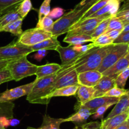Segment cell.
I'll list each match as a JSON object with an SVG mask.
<instances>
[{
  "instance_id": "obj_14",
  "label": "cell",
  "mask_w": 129,
  "mask_h": 129,
  "mask_svg": "<svg viewBox=\"0 0 129 129\" xmlns=\"http://www.w3.org/2000/svg\"><path fill=\"white\" fill-rule=\"evenodd\" d=\"M129 116V110L120 115L112 118L103 119L101 121V129H115L118 126L127 121Z\"/></svg>"
},
{
  "instance_id": "obj_19",
  "label": "cell",
  "mask_w": 129,
  "mask_h": 129,
  "mask_svg": "<svg viewBox=\"0 0 129 129\" xmlns=\"http://www.w3.org/2000/svg\"><path fill=\"white\" fill-rule=\"evenodd\" d=\"M129 110V92L128 94L123 95L118 99V102L115 104V106L113 108L111 112L108 114L106 119L110 118L116 115H120L121 113L125 112Z\"/></svg>"
},
{
  "instance_id": "obj_7",
  "label": "cell",
  "mask_w": 129,
  "mask_h": 129,
  "mask_svg": "<svg viewBox=\"0 0 129 129\" xmlns=\"http://www.w3.org/2000/svg\"><path fill=\"white\" fill-rule=\"evenodd\" d=\"M52 36L50 32L35 27L23 32L17 42L28 46H31Z\"/></svg>"
},
{
  "instance_id": "obj_47",
  "label": "cell",
  "mask_w": 129,
  "mask_h": 129,
  "mask_svg": "<svg viewBox=\"0 0 129 129\" xmlns=\"http://www.w3.org/2000/svg\"><path fill=\"white\" fill-rule=\"evenodd\" d=\"M122 32V30H112L107 32L105 34L108 35L109 37H110L112 40H114L117 39L120 34Z\"/></svg>"
},
{
  "instance_id": "obj_50",
  "label": "cell",
  "mask_w": 129,
  "mask_h": 129,
  "mask_svg": "<svg viewBox=\"0 0 129 129\" xmlns=\"http://www.w3.org/2000/svg\"><path fill=\"white\" fill-rule=\"evenodd\" d=\"M20 123V121L18 119L16 118H10L9 119V125L10 126H15L16 125H19Z\"/></svg>"
},
{
  "instance_id": "obj_12",
  "label": "cell",
  "mask_w": 129,
  "mask_h": 129,
  "mask_svg": "<svg viewBox=\"0 0 129 129\" xmlns=\"http://www.w3.org/2000/svg\"><path fill=\"white\" fill-rule=\"evenodd\" d=\"M103 77V74L98 70H89L78 74V83L81 85L94 87Z\"/></svg>"
},
{
  "instance_id": "obj_33",
  "label": "cell",
  "mask_w": 129,
  "mask_h": 129,
  "mask_svg": "<svg viewBox=\"0 0 129 129\" xmlns=\"http://www.w3.org/2000/svg\"><path fill=\"white\" fill-rule=\"evenodd\" d=\"M54 22L53 19L49 16H43L41 19L39 20L36 27L50 32Z\"/></svg>"
},
{
  "instance_id": "obj_26",
  "label": "cell",
  "mask_w": 129,
  "mask_h": 129,
  "mask_svg": "<svg viewBox=\"0 0 129 129\" xmlns=\"http://www.w3.org/2000/svg\"><path fill=\"white\" fill-rule=\"evenodd\" d=\"M62 118H54L48 115H44L41 126L37 129H60V125L62 123Z\"/></svg>"
},
{
  "instance_id": "obj_10",
  "label": "cell",
  "mask_w": 129,
  "mask_h": 129,
  "mask_svg": "<svg viewBox=\"0 0 129 129\" xmlns=\"http://www.w3.org/2000/svg\"><path fill=\"white\" fill-rule=\"evenodd\" d=\"M59 53L61 59V65L73 64L83 53H79L74 50L73 46L69 45L68 47H63L62 46H58L55 49Z\"/></svg>"
},
{
  "instance_id": "obj_62",
  "label": "cell",
  "mask_w": 129,
  "mask_h": 129,
  "mask_svg": "<svg viewBox=\"0 0 129 129\" xmlns=\"http://www.w3.org/2000/svg\"><path fill=\"white\" fill-rule=\"evenodd\" d=\"M128 92H129V90H128Z\"/></svg>"
},
{
  "instance_id": "obj_16",
  "label": "cell",
  "mask_w": 129,
  "mask_h": 129,
  "mask_svg": "<svg viewBox=\"0 0 129 129\" xmlns=\"http://www.w3.org/2000/svg\"><path fill=\"white\" fill-rule=\"evenodd\" d=\"M62 68L61 64L57 63H47L44 65L37 66L36 73V78H43L44 77L56 74Z\"/></svg>"
},
{
  "instance_id": "obj_8",
  "label": "cell",
  "mask_w": 129,
  "mask_h": 129,
  "mask_svg": "<svg viewBox=\"0 0 129 129\" xmlns=\"http://www.w3.org/2000/svg\"><path fill=\"white\" fill-rule=\"evenodd\" d=\"M128 44H113L108 54L103 58L100 67L97 70L101 73L112 67L117 61L124 56L128 49Z\"/></svg>"
},
{
  "instance_id": "obj_21",
  "label": "cell",
  "mask_w": 129,
  "mask_h": 129,
  "mask_svg": "<svg viewBox=\"0 0 129 129\" xmlns=\"http://www.w3.org/2000/svg\"><path fill=\"white\" fill-rule=\"evenodd\" d=\"M18 5V4L16 6H15L14 8L10 9L11 8V7L2 11L4 14L0 16V28L7 25L8 24H10V23L21 18V16L16 11Z\"/></svg>"
},
{
  "instance_id": "obj_55",
  "label": "cell",
  "mask_w": 129,
  "mask_h": 129,
  "mask_svg": "<svg viewBox=\"0 0 129 129\" xmlns=\"http://www.w3.org/2000/svg\"><path fill=\"white\" fill-rule=\"evenodd\" d=\"M129 61V44H128V49H127V53H126L125 55L124 56Z\"/></svg>"
},
{
  "instance_id": "obj_46",
  "label": "cell",
  "mask_w": 129,
  "mask_h": 129,
  "mask_svg": "<svg viewBox=\"0 0 129 129\" xmlns=\"http://www.w3.org/2000/svg\"><path fill=\"white\" fill-rule=\"evenodd\" d=\"M82 129H101V122L100 121H91L81 126Z\"/></svg>"
},
{
  "instance_id": "obj_1",
  "label": "cell",
  "mask_w": 129,
  "mask_h": 129,
  "mask_svg": "<svg viewBox=\"0 0 129 129\" xmlns=\"http://www.w3.org/2000/svg\"><path fill=\"white\" fill-rule=\"evenodd\" d=\"M113 44L105 47H94L83 53L74 63L73 66L77 73L89 70H97L103 58L108 54Z\"/></svg>"
},
{
  "instance_id": "obj_54",
  "label": "cell",
  "mask_w": 129,
  "mask_h": 129,
  "mask_svg": "<svg viewBox=\"0 0 129 129\" xmlns=\"http://www.w3.org/2000/svg\"><path fill=\"white\" fill-rule=\"evenodd\" d=\"M127 31H129V23L128 24H125V25H124V27H123V30H122V32H127Z\"/></svg>"
},
{
  "instance_id": "obj_15",
  "label": "cell",
  "mask_w": 129,
  "mask_h": 129,
  "mask_svg": "<svg viewBox=\"0 0 129 129\" xmlns=\"http://www.w3.org/2000/svg\"><path fill=\"white\" fill-rule=\"evenodd\" d=\"M120 1L119 0H109L107 5L102 7L94 14L88 18H94L103 15H110L111 16H115L119 11Z\"/></svg>"
},
{
  "instance_id": "obj_28",
  "label": "cell",
  "mask_w": 129,
  "mask_h": 129,
  "mask_svg": "<svg viewBox=\"0 0 129 129\" xmlns=\"http://www.w3.org/2000/svg\"><path fill=\"white\" fill-rule=\"evenodd\" d=\"M15 104L11 101L0 102V118L6 117L7 118H13L14 115Z\"/></svg>"
},
{
  "instance_id": "obj_40",
  "label": "cell",
  "mask_w": 129,
  "mask_h": 129,
  "mask_svg": "<svg viewBox=\"0 0 129 129\" xmlns=\"http://www.w3.org/2000/svg\"><path fill=\"white\" fill-rule=\"evenodd\" d=\"M13 80L10 71L7 68L0 70V85L5 82Z\"/></svg>"
},
{
  "instance_id": "obj_51",
  "label": "cell",
  "mask_w": 129,
  "mask_h": 129,
  "mask_svg": "<svg viewBox=\"0 0 129 129\" xmlns=\"http://www.w3.org/2000/svg\"><path fill=\"white\" fill-rule=\"evenodd\" d=\"M10 61L12 60H4V59L0 60V70H2L3 69V68H6Z\"/></svg>"
},
{
  "instance_id": "obj_48",
  "label": "cell",
  "mask_w": 129,
  "mask_h": 129,
  "mask_svg": "<svg viewBox=\"0 0 129 129\" xmlns=\"http://www.w3.org/2000/svg\"><path fill=\"white\" fill-rule=\"evenodd\" d=\"M47 50H45V49H40V50L37 51V53L35 55L34 58L38 61H41L47 55Z\"/></svg>"
},
{
  "instance_id": "obj_36",
  "label": "cell",
  "mask_w": 129,
  "mask_h": 129,
  "mask_svg": "<svg viewBox=\"0 0 129 129\" xmlns=\"http://www.w3.org/2000/svg\"><path fill=\"white\" fill-rule=\"evenodd\" d=\"M123 27H124V24L122 23L121 20H120L116 16H113V17L111 18L110 20L109 24H108L106 32L112 30H123Z\"/></svg>"
},
{
  "instance_id": "obj_57",
  "label": "cell",
  "mask_w": 129,
  "mask_h": 129,
  "mask_svg": "<svg viewBox=\"0 0 129 129\" xmlns=\"http://www.w3.org/2000/svg\"><path fill=\"white\" fill-rule=\"evenodd\" d=\"M27 129H37V128H33V127H28Z\"/></svg>"
},
{
  "instance_id": "obj_64",
  "label": "cell",
  "mask_w": 129,
  "mask_h": 129,
  "mask_svg": "<svg viewBox=\"0 0 129 129\" xmlns=\"http://www.w3.org/2000/svg\"><path fill=\"white\" fill-rule=\"evenodd\" d=\"M81 129H82V128H81Z\"/></svg>"
},
{
  "instance_id": "obj_45",
  "label": "cell",
  "mask_w": 129,
  "mask_h": 129,
  "mask_svg": "<svg viewBox=\"0 0 129 129\" xmlns=\"http://www.w3.org/2000/svg\"><path fill=\"white\" fill-rule=\"evenodd\" d=\"M99 0H82L78 5L76 6V7L79 8H84L85 10H88L92 5H94Z\"/></svg>"
},
{
  "instance_id": "obj_41",
  "label": "cell",
  "mask_w": 129,
  "mask_h": 129,
  "mask_svg": "<svg viewBox=\"0 0 129 129\" xmlns=\"http://www.w3.org/2000/svg\"><path fill=\"white\" fill-rule=\"evenodd\" d=\"M129 44V31L122 32L117 39L113 40V44Z\"/></svg>"
},
{
  "instance_id": "obj_60",
  "label": "cell",
  "mask_w": 129,
  "mask_h": 129,
  "mask_svg": "<svg viewBox=\"0 0 129 129\" xmlns=\"http://www.w3.org/2000/svg\"><path fill=\"white\" fill-rule=\"evenodd\" d=\"M120 1H124V0H119Z\"/></svg>"
},
{
  "instance_id": "obj_32",
  "label": "cell",
  "mask_w": 129,
  "mask_h": 129,
  "mask_svg": "<svg viewBox=\"0 0 129 129\" xmlns=\"http://www.w3.org/2000/svg\"><path fill=\"white\" fill-rule=\"evenodd\" d=\"M92 43L94 47H105L113 44V40L106 34H103L94 39Z\"/></svg>"
},
{
  "instance_id": "obj_49",
  "label": "cell",
  "mask_w": 129,
  "mask_h": 129,
  "mask_svg": "<svg viewBox=\"0 0 129 129\" xmlns=\"http://www.w3.org/2000/svg\"><path fill=\"white\" fill-rule=\"evenodd\" d=\"M0 123H1L4 127H8V126H10V125H9V118H7L6 117H1V118H0Z\"/></svg>"
},
{
  "instance_id": "obj_24",
  "label": "cell",
  "mask_w": 129,
  "mask_h": 129,
  "mask_svg": "<svg viewBox=\"0 0 129 129\" xmlns=\"http://www.w3.org/2000/svg\"><path fill=\"white\" fill-rule=\"evenodd\" d=\"M23 20V19L21 18L10 23V24H8L7 25L0 28V32H7L15 36H17L19 37L23 32L22 30V27H21Z\"/></svg>"
},
{
  "instance_id": "obj_3",
  "label": "cell",
  "mask_w": 129,
  "mask_h": 129,
  "mask_svg": "<svg viewBox=\"0 0 129 129\" xmlns=\"http://www.w3.org/2000/svg\"><path fill=\"white\" fill-rule=\"evenodd\" d=\"M86 11L84 8H79L75 7L54 22L50 32L55 37L68 33L70 28L81 18Z\"/></svg>"
},
{
  "instance_id": "obj_35",
  "label": "cell",
  "mask_w": 129,
  "mask_h": 129,
  "mask_svg": "<svg viewBox=\"0 0 129 129\" xmlns=\"http://www.w3.org/2000/svg\"><path fill=\"white\" fill-rule=\"evenodd\" d=\"M128 93V90L125 89L124 88H120V87L115 86L110 91H108L107 93L105 94V96H109V97H118L120 98L123 95H125Z\"/></svg>"
},
{
  "instance_id": "obj_13",
  "label": "cell",
  "mask_w": 129,
  "mask_h": 129,
  "mask_svg": "<svg viewBox=\"0 0 129 129\" xmlns=\"http://www.w3.org/2000/svg\"><path fill=\"white\" fill-rule=\"evenodd\" d=\"M118 99H119V98H118V97H109V96H105L94 97L91 100L88 101L81 106H77V107H76L75 109L78 110L79 108H87L91 110L93 112V113H94L95 110L98 108L100 107L103 105L107 104L112 103L113 104H115L118 102Z\"/></svg>"
},
{
  "instance_id": "obj_56",
  "label": "cell",
  "mask_w": 129,
  "mask_h": 129,
  "mask_svg": "<svg viewBox=\"0 0 129 129\" xmlns=\"http://www.w3.org/2000/svg\"><path fill=\"white\" fill-rule=\"evenodd\" d=\"M0 129H6V128L4 127V126H3L1 123H0Z\"/></svg>"
},
{
  "instance_id": "obj_18",
  "label": "cell",
  "mask_w": 129,
  "mask_h": 129,
  "mask_svg": "<svg viewBox=\"0 0 129 129\" xmlns=\"http://www.w3.org/2000/svg\"><path fill=\"white\" fill-rule=\"evenodd\" d=\"M93 112L91 110L84 108H79L78 109L76 113L72 115L69 117L66 118H62V123L64 122H74L79 123H84L89 118L91 115H93Z\"/></svg>"
},
{
  "instance_id": "obj_58",
  "label": "cell",
  "mask_w": 129,
  "mask_h": 129,
  "mask_svg": "<svg viewBox=\"0 0 129 129\" xmlns=\"http://www.w3.org/2000/svg\"><path fill=\"white\" fill-rule=\"evenodd\" d=\"M127 123H128V127H129V117L128 118V119H127Z\"/></svg>"
},
{
  "instance_id": "obj_38",
  "label": "cell",
  "mask_w": 129,
  "mask_h": 129,
  "mask_svg": "<svg viewBox=\"0 0 129 129\" xmlns=\"http://www.w3.org/2000/svg\"><path fill=\"white\" fill-rule=\"evenodd\" d=\"M113 105H114V104L112 103L107 104L103 105V106L98 108L95 110V111L94 112V113L92 115H93V118L94 119V120H96V119L102 118L103 116V115H104L105 113L107 111V110H108L110 107H111L112 106H113Z\"/></svg>"
},
{
  "instance_id": "obj_43",
  "label": "cell",
  "mask_w": 129,
  "mask_h": 129,
  "mask_svg": "<svg viewBox=\"0 0 129 129\" xmlns=\"http://www.w3.org/2000/svg\"><path fill=\"white\" fill-rule=\"evenodd\" d=\"M116 17L118 18L122 22L124 25L129 23V10H120L116 15Z\"/></svg>"
},
{
  "instance_id": "obj_44",
  "label": "cell",
  "mask_w": 129,
  "mask_h": 129,
  "mask_svg": "<svg viewBox=\"0 0 129 129\" xmlns=\"http://www.w3.org/2000/svg\"><path fill=\"white\" fill-rule=\"evenodd\" d=\"M64 10L62 8L60 7H55L53 8L52 10H50L48 16L51 18H59L62 16L64 15Z\"/></svg>"
},
{
  "instance_id": "obj_31",
  "label": "cell",
  "mask_w": 129,
  "mask_h": 129,
  "mask_svg": "<svg viewBox=\"0 0 129 129\" xmlns=\"http://www.w3.org/2000/svg\"><path fill=\"white\" fill-rule=\"evenodd\" d=\"M111 18L112 17H109L105 19V20H103V21L101 22L96 27L93 32L92 33V34L91 35V36L93 37V40H94V39H96V37H98V36H100V35H102V34H105V33L106 32Z\"/></svg>"
},
{
  "instance_id": "obj_30",
  "label": "cell",
  "mask_w": 129,
  "mask_h": 129,
  "mask_svg": "<svg viewBox=\"0 0 129 129\" xmlns=\"http://www.w3.org/2000/svg\"><path fill=\"white\" fill-rule=\"evenodd\" d=\"M109 0H99V1H97L96 3L94 4V5H92L85 13H84V15H83V16L81 17V18L79 20H83L84 19L87 18L89 17L91 15H92L93 14H94V13H96V11H98V10H100L102 7L105 6V5H107V3L108 2Z\"/></svg>"
},
{
  "instance_id": "obj_42",
  "label": "cell",
  "mask_w": 129,
  "mask_h": 129,
  "mask_svg": "<svg viewBox=\"0 0 129 129\" xmlns=\"http://www.w3.org/2000/svg\"><path fill=\"white\" fill-rule=\"evenodd\" d=\"M73 46L74 50L79 53H85L92 48H94V46L93 45V43H91L89 44H78V45H74Z\"/></svg>"
},
{
  "instance_id": "obj_17",
  "label": "cell",
  "mask_w": 129,
  "mask_h": 129,
  "mask_svg": "<svg viewBox=\"0 0 129 129\" xmlns=\"http://www.w3.org/2000/svg\"><path fill=\"white\" fill-rule=\"evenodd\" d=\"M94 94L95 89L94 87L79 85L76 94L79 102V104L78 106H81L94 98Z\"/></svg>"
},
{
  "instance_id": "obj_25",
  "label": "cell",
  "mask_w": 129,
  "mask_h": 129,
  "mask_svg": "<svg viewBox=\"0 0 129 129\" xmlns=\"http://www.w3.org/2000/svg\"><path fill=\"white\" fill-rule=\"evenodd\" d=\"M63 41L68 43L69 45L74 46L83 44L88 42H93V39L91 35L86 34H76V35H66Z\"/></svg>"
},
{
  "instance_id": "obj_2",
  "label": "cell",
  "mask_w": 129,
  "mask_h": 129,
  "mask_svg": "<svg viewBox=\"0 0 129 129\" xmlns=\"http://www.w3.org/2000/svg\"><path fill=\"white\" fill-rule=\"evenodd\" d=\"M56 74L35 80V83L31 91L26 96V100L32 104H48L50 100L47 96L53 91V83Z\"/></svg>"
},
{
  "instance_id": "obj_34",
  "label": "cell",
  "mask_w": 129,
  "mask_h": 129,
  "mask_svg": "<svg viewBox=\"0 0 129 129\" xmlns=\"http://www.w3.org/2000/svg\"><path fill=\"white\" fill-rule=\"evenodd\" d=\"M129 77V67L122 71L117 76L115 80V85L120 88H125L127 80Z\"/></svg>"
},
{
  "instance_id": "obj_9",
  "label": "cell",
  "mask_w": 129,
  "mask_h": 129,
  "mask_svg": "<svg viewBox=\"0 0 129 129\" xmlns=\"http://www.w3.org/2000/svg\"><path fill=\"white\" fill-rule=\"evenodd\" d=\"M35 81L30 82L27 84L23 85L15 88L6 90L3 93L0 94V102H7L12 100L16 99L18 98L24 96H27L31 91L33 86L34 85Z\"/></svg>"
},
{
  "instance_id": "obj_22",
  "label": "cell",
  "mask_w": 129,
  "mask_h": 129,
  "mask_svg": "<svg viewBox=\"0 0 129 129\" xmlns=\"http://www.w3.org/2000/svg\"><path fill=\"white\" fill-rule=\"evenodd\" d=\"M60 45V42L57 40V37H51L47 39L38 44L30 46L33 52L37 51L40 49H45V50H55L57 48L58 46Z\"/></svg>"
},
{
  "instance_id": "obj_52",
  "label": "cell",
  "mask_w": 129,
  "mask_h": 129,
  "mask_svg": "<svg viewBox=\"0 0 129 129\" xmlns=\"http://www.w3.org/2000/svg\"><path fill=\"white\" fill-rule=\"evenodd\" d=\"M115 129H129L128 123H127V121H125V122H123V123L121 124L120 126H118V127L116 128Z\"/></svg>"
},
{
  "instance_id": "obj_5",
  "label": "cell",
  "mask_w": 129,
  "mask_h": 129,
  "mask_svg": "<svg viewBox=\"0 0 129 129\" xmlns=\"http://www.w3.org/2000/svg\"><path fill=\"white\" fill-rule=\"evenodd\" d=\"M73 64L61 65V69L56 73V77L53 83V91L66 86L79 84L78 73L74 68Z\"/></svg>"
},
{
  "instance_id": "obj_23",
  "label": "cell",
  "mask_w": 129,
  "mask_h": 129,
  "mask_svg": "<svg viewBox=\"0 0 129 129\" xmlns=\"http://www.w3.org/2000/svg\"><path fill=\"white\" fill-rule=\"evenodd\" d=\"M129 67V61L125 56L117 61L114 64L102 73L103 75H118L120 72L124 70L125 68Z\"/></svg>"
},
{
  "instance_id": "obj_20",
  "label": "cell",
  "mask_w": 129,
  "mask_h": 129,
  "mask_svg": "<svg viewBox=\"0 0 129 129\" xmlns=\"http://www.w3.org/2000/svg\"><path fill=\"white\" fill-rule=\"evenodd\" d=\"M79 87V84H76L57 89L48 95L47 99L50 101L51 98L54 97H61V96L69 97V96H75Z\"/></svg>"
},
{
  "instance_id": "obj_27",
  "label": "cell",
  "mask_w": 129,
  "mask_h": 129,
  "mask_svg": "<svg viewBox=\"0 0 129 129\" xmlns=\"http://www.w3.org/2000/svg\"><path fill=\"white\" fill-rule=\"evenodd\" d=\"M98 24H84L79 25L73 29H71L67 33L66 35H76V34H86L91 35L94 31V29Z\"/></svg>"
},
{
  "instance_id": "obj_11",
  "label": "cell",
  "mask_w": 129,
  "mask_h": 129,
  "mask_svg": "<svg viewBox=\"0 0 129 129\" xmlns=\"http://www.w3.org/2000/svg\"><path fill=\"white\" fill-rule=\"evenodd\" d=\"M118 75H103L98 83L94 87L95 89L94 97L105 96L108 91L115 86V80Z\"/></svg>"
},
{
  "instance_id": "obj_59",
  "label": "cell",
  "mask_w": 129,
  "mask_h": 129,
  "mask_svg": "<svg viewBox=\"0 0 129 129\" xmlns=\"http://www.w3.org/2000/svg\"><path fill=\"white\" fill-rule=\"evenodd\" d=\"M3 14H4V13L2 12V11H0V16H1L2 15H3Z\"/></svg>"
},
{
  "instance_id": "obj_53",
  "label": "cell",
  "mask_w": 129,
  "mask_h": 129,
  "mask_svg": "<svg viewBox=\"0 0 129 129\" xmlns=\"http://www.w3.org/2000/svg\"><path fill=\"white\" fill-rule=\"evenodd\" d=\"M129 10V0L126 1L124 5L122 6V9L120 10Z\"/></svg>"
},
{
  "instance_id": "obj_29",
  "label": "cell",
  "mask_w": 129,
  "mask_h": 129,
  "mask_svg": "<svg viewBox=\"0 0 129 129\" xmlns=\"http://www.w3.org/2000/svg\"><path fill=\"white\" fill-rule=\"evenodd\" d=\"M32 9L33 6L31 0H23L18 5L16 11L21 18L23 19Z\"/></svg>"
},
{
  "instance_id": "obj_39",
  "label": "cell",
  "mask_w": 129,
  "mask_h": 129,
  "mask_svg": "<svg viewBox=\"0 0 129 129\" xmlns=\"http://www.w3.org/2000/svg\"><path fill=\"white\" fill-rule=\"evenodd\" d=\"M23 0H0V11H3L20 3Z\"/></svg>"
},
{
  "instance_id": "obj_61",
  "label": "cell",
  "mask_w": 129,
  "mask_h": 129,
  "mask_svg": "<svg viewBox=\"0 0 129 129\" xmlns=\"http://www.w3.org/2000/svg\"><path fill=\"white\" fill-rule=\"evenodd\" d=\"M0 60H3V59H0Z\"/></svg>"
},
{
  "instance_id": "obj_6",
  "label": "cell",
  "mask_w": 129,
  "mask_h": 129,
  "mask_svg": "<svg viewBox=\"0 0 129 129\" xmlns=\"http://www.w3.org/2000/svg\"><path fill=\"white\" fill-rule=\"evenodd\" d=\"M32 52L30 46L17 42L15 44L0 47V59L4 60H15L27 56Z\"/></svg>"
},
{
  "instance_id": "obj_37",
  "label": "cell",
  "mask_w": 129,
  "mask_h": 129,
  "mask_svg": "<svg viewBox=\"0 0 129 129\" xmlns=\"http://www.w3.org/2000/svg\"><path fill=\"white\" fill-rule=\"evenodd\" d=\"M52 0H44L42 4L40 6L39 11V20L42 18V17L48 16L50 11V3Z\"/></svg>"
},
{
  "instance_id": "obj_4",
  "label": "cell",
  "mask_w": 129,
  "mask_h": 129,
  "mask_svg": "<svg viewBox=\"0 0 129 129\" xmlns=\"http://www.w3.org/2000/svg\"><path fill=\"white\" fill-rule=\"evenodd\" d=\"M6 68L10 71L13 79L18 82L23 78L35 75L37 65L29 61L27 56H25L19 59L10 61Z\"/></svg>"
},
{
  "instance_id": "obj_63",
  "label": "cell",
  "mask_w": 129,
  "mask_h": 129,
  "mask_svg": "<svg viewBox=\"0 0 129 129\" xmlns=\"http://www.w3.org/2000/svg\"><path fill=\"white\" fill-rule=\"evenodd\" d=\"M128 117H129V116H128Z\"/></svg>"
}]
</instances>
